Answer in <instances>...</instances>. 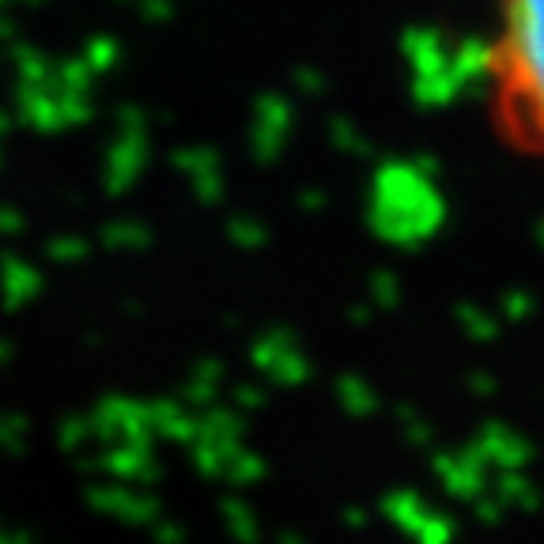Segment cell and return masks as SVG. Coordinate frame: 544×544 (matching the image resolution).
I'll return each mask as SVG.
<instances>
[{
  "mask_svg": "<svg viewBox=\"0 0 544 544\" xmlns=\"http://www.w3.org/2000/svg\"><path fill=\"white\" fill-rule=\"evenodd\" d=\"M480 102L495 144L544 167V0H492Z\"/></svg>",
  "mask_w": 544,
  "mask_h": 544,
  "instance_id": "cell-1",
  "label": "cell"
}]
</instances>
